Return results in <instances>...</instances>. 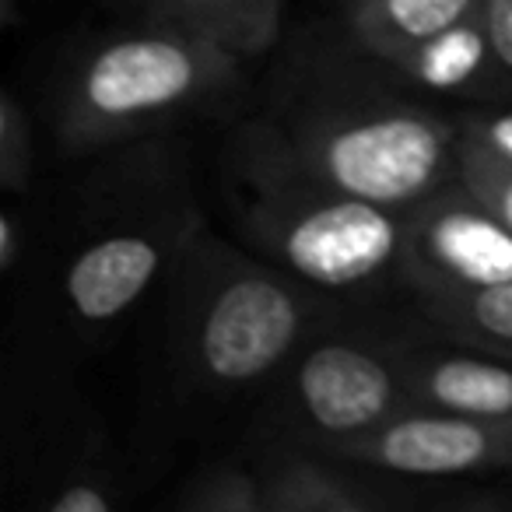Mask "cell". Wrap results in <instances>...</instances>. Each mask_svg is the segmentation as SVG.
<instances>
[{
	"label": "cell",
	"instance_id": "1",
	"mask_svg": "<svg viewBox=\"0 0 512 512\" xmlns=\"http://www.w3.org/2000/svg\"><path fill=\"white\" fill-rule=\"evenodd\" d=\"M221 186L242 242L316 292L369 295L400 285L407 207L327 186L295 165L260 120L228 141Z\"/></svg>",
	"mask_w": 512,
	"mask_h": 512
},
{
	"label": "cell",
	"instance_id": "2",
	"mask_svg": "<svg viewBox=\"0 0 512 512\" xmlns=\"http://www.w3.org/2000/svg\"><path fill=\"white\" fill-rule=\"evenodd\" d=\"M256 120L295 165L376 204L411 207L460 176V116L369 85H302Z\"/></svg>",
	"mask_w": 512,
	"mask_h": 512
},
{
	"label": "cell",
	"instance_id": "3",
	"mask_svg": "<svg viewBox=\"0 0 512 512\" xmlns=\"http://www.w3.org/2000/svg\"><path fill=\"white\" fill-rule=\"evenodd\" d=\"M172 278L179 358L186 376L207 390H246L281 376L327 323V295L264 256L221 242L211 228H200Z\"/></svg>",
	"mask_w": 512,
	"mask_h": 512
},
{
	"label": "cell",
	"instance_id": "4",
	"mask_svg": "<svg viewBox=\"0 0 512 512\" xmlns=\"http://www.w3.org/2000/svg\"><path fill=\"white\" fill-rule=\"evenodd\" d=\"M204 228L183 162L169 151L127 155L85 193L78 235L64 256L60 299L81 327L123 320L169 278Z\"/></svg>",
	"mask_w": 512,
	"mask_h": 512
},
{
	"label": "cell",
	"instance_id": "5",
	"mask_svg": "<svg viewBox=\"0 0 512 512\" xmlns=\"http://www.w3.org/2000/svg\"><path fill=\"white\" fill-rule=\"evenodd\" d=\"M242 64L221 46L148 22L88 46L60 81L53 130L67 151L151 137L239 88Z\"/></svg>",
	"mask_w": 512,
	"mask_h": 512
},
{
	"label": "cell",
	"instance_id": "6",
	"mask_svg": "<svg viewBox=\"0 0 512 512\" xmlns=\"http://www.w3.org/2000/svg\"><path fill=\"white\" fill-rule=\"evenodd\" d=\"M299 446L337 449L414 407L397 337L323 323L281 372Z\"/></svg>",
	"mask_w": 512,
	"mask_h": 512
},
{
	"label": "cell",
	"instance_id": "7",
	"mask_svg": "<svg viewBox=\"0 0 512 512\" xmlns=\"http://www.w3.org/2000/svg\"><path fill=\"white\" fill-rule=\"evenodd\" d=\"M502 281H512V228L460 176L407 207L400 288L411 299Z\"/></svg>",
	"mask_w": 512,
	"mask_h": 512
},
{
	"label": "cell",
	"instance_id": "8",
	"mask_svg": "<svg viewBox=\"0 0 512 512\" xmlns=\"http://www.w3.org/2000/svg\"><path fill=\"white\" fill-rule=\"evenodd\" d=\"M337 453L400 481H446L512 470V425L467 414L407 407L369 435L344 442Z\"/></svg>",
	"mask_w": 512,
	"mask_h": 512
},
{
	"label": "cell",
	"instance_id": "9",
	"mask_svg": "<svg viewBox=\"0 0 512 512\" xmlns=\"http://www.w3.org/2000/svg\"><path fill=\"white\" fill-rule=\"evenodd\" d=\"M425 334L397 337L400 369L414 407L512 425V358L453 341L428 320Z\"/></svg>",
	"mask_w": 512,
	"mask_h": 512
},
{
	"label": "cell",
	"instance_id": "10",
	"mask_svg": "<svg viewBox=\"0 0 512 512\" xmlns=\"http://www.w3.org/2000/svg\"><path fill=\"white\" fill-rule=\"evenodd\" d=\"M379 474L327 449H288L260 470L264 512H383L400 505L397 491L376 484Z\"/></svg>",
	"mask_w": 512,
	"mask_h": 512
},
{
	"label": "cell",
	"instance_id": "11",
	"mask_svg": "<svg viewBox=\"0 0 512 512\" xmlns=\"http://www.w3.org/2000/svg\"><path fill=\"white\" fill-rule=\"evenodd\" d=\"M376 64L432 95H491L495 88H505L481 15L432 32Z\"/></svg>",
	"mask_w": 512,
	"mask_h": 512
},
{
	"label": "cell",
	"instance_id": "12",
	"mask_svg": "<svg viewBox=\"0 0 512 512\" xmlns=\"http://www.w3.org/2000/svg\"><path fill=\"white\" fill-rule=\"evenodd\" d=\"M148 22L176 29L221 46L232 57H264L281 39L285 0H137Z\"/></svg>",
	"mask_w": 512,
	"mask_h": 512
},
{
	"label": "cell",
	"instance_id": "13",
	"mask_svg": "<svg viewBox=\"0 0 512 512\" xmlns=\"http://www.w3.org/2000/svg\"><path fill=\"white\" fill-rule=\"evenodd\" d=\"M484 0H344L351 43L372 60L477 15Z\"/></svg>",
	"mask_w": 512,
	"mask_h": 512
},
{
	"label": "cell",
	"instance_id": "14",
	"mask_svg": "<svg viewBox=\"0 0 512 512\" xmlns=\"http://www.w3.org/2000/svg\"><path fill=\"white\" fill-rule=\"evenodd\" d=\"M418 316L453 341L512 358V281L463 295L414 299Z\"/></svg>",
	"mask_w": 512,
	"mask_h": 512
},
{
	"label": "cell",
	"instance_id": "15",
	"mask_svg": "<svg viewBox=\"0 0 512 512\" xmlns=\"http://www.w3.org/2000/svg\"><path fill=\"white\" fill-rule=\"evenodd\" d=\"M183 512H264V477L242 463H211L183 484Z\"/></svg>",
	"mask_w": 512,
	"mask_h": 512
},
{
	"label": "cell",
	"instance_id": "16",
	"mask_svg": "<svg viewBox=\"0 0 512 512\" xmlns=\"http://www.w3.org/2000/svg\"><path fill=\"white\" fill-rule=\"evenodd\" d=\"M460 179L512 228V158L460 127Z\"/></svg>",
	"mask_w": 512,
	"mask_h": 512
},
{
	"label": "cell",
	"instance_id": "17",
	"mask_svg": "<svg viewBox=\"0 0 512 512\" xmlns=\"http://www.w3.org/2000/svg\"><path fill=\"white\" fill-rule=\"evenodd\" d=\"M36 148H32V123L15 92L0 95V186L4 197H22L32 186Z\"/></svg>",
	"mask_w": 512,
	"mask_h": 512
},
{
	"label": "cell",
	"instance_id": "18",
	"mask_svg": "<svg viewBox=\"0 0 512 512\" xmlns=\"http://www.w3.org/2000/svg\"><path fill=\"white\" fill-rule=\"evenodd\" d=\"M120 495L116 484H109V477L102 474H74L67 481H60V488L43 502L46 512H109L116 509Z\"/></svg>",
	"mask_w": 512,
	"mask_h": 512
},
{
	"label": "cell",
	"instance_id": "19",
	"mask_svg": "<svg viewBox=\"0 0 512 512\" xmlns=\"http://www.w3.org/2000/svg\"><path fill=\"white\" fill-rule=\"evenodd\" d=\"M477 15H481L488 43L495 50L498 71H502L505 85H512V0H484Z\"/></svg>",
	"mask_w": 512,
	"mask_h": 512
},
{
	"label": "cell",
	"instance_id": "20",
	"mask_svg": "<svg viewBox=\"0 0 512 512\" xmlns=\"http://www.w3.org/2000/svg\"><path fill=\"white\" fill-rule=\"evenodd\" d=\"M460 127L498 155L512 158V109H474L460 116Z\"/></svg>",
	"mask_w": 512,
	"mask_h": 512
},
{
	"label": "cell",
	"instance_id": "21",
	"mask_svg": "<svg viewBox=\"0 0 512 512\" xmlns=\"http://www.w3.org/2000/svg\"><path fill=\"white\" fill-rule=\"evenodd\" d=\"M25 246H29V232H25L22 211H18V197H8L4 214H0V271L11 274L22 264Z\"/></svg>",
	"mask_w": 512,
	"mask_h": 512
},
{
	"label": "cell",
	"instance_id": "22",
	"mask_svg": "<svg viewBox=\"0 0 512 512\" xmlns=\"http://www.w3.org/2000/svg\"><path fill=\"white\" fill-rule=\"evenodd\" d=\"M18 11H22V0H0V22H4V29H15Z\"/></svg>",
	"mask_w": 512,
	"mask_h": 512
}]
</instances>
